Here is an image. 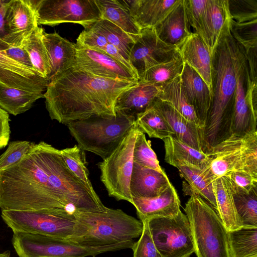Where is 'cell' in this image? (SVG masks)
<instances>
[{
    "label": "cell",
    "mask_w": 257,
    "mask_h": 257,
    "mask_svg": "<svg viewBox=\"0 0 257 257\" xmlns=\"http://www.w3.org/2000/svg\"><path fill=\"white\" fill-rule=\"evenodd\" d=\"M230 257L257 256V227L227 231Z\"/></svg>",
    "instance_id": "obj_32"
},
{
    "label": "cell",
    "mask_w": 257,
    "mask_h": 257,
    "mask_svg": "<svg viewBox=\"0 0 257 257\" xmlns=\"http://www.w3.org/2000/svg\"><path fill=\"white\" fill-rule=\"evenodd\" d=\"M135 124L138 128L150 138L162 140L174 133L152 103L142 113L138 115Z\"/></svg>",
    "instance_id": "obj_35"
},
{
    "label": "cell",
    "mask_w": 257,
    "mask_h": 257,
    "mask_svg": "<svg viewBox=\"0 0 257 257\" xmlns=\"http://www.w3.org/2000/svg\"><path fill=\"white\" fill-rule=\"evenodd\" d=\"M10 121L8 113L0 107V149L8 144L11 133Z\"/></svg>",
    "instance_id": "obj_49"
},
{
    "label": "cell",
    "mask_w": 257,
    "mask_h": 257,
    "mask_svg": "<svg viewBox=\"0 0 257 257\" xmlns=\"http://www.w3.org/2000/svg\"><path fill=\"white\" fill-rule=\"evenodd\" d=\"M42 39L50 61V81L57 75L75 66V44L62 38L56 32L47 33L44 31Z\"/></svg>",
    "instance_id": "obj_23"
},
{
    "label": "cell",
    "mask_w": 257,
    "mask_h": 257,
    "mask_svg": "<svg viewBox=\"0 0 257 257\" xmlns=\"http://www.w3.org/2000/svg\"><path fill=\"white\" fill-rule=\"evenodd\" d=\"M215 198V210L227 231L243 227L235 206L232 193L225 177L212 181Z\"/></svg>",
    "instance_id": "obj_27"
},
{
    "label": "cell",
    "mask_w": 257,
    "mask_h": 257,
    "mask_svg": "<svg viewBox=\"0 0 257 257\" xmlns=\"http://www.w3.org/2000/svg\"><path fill=\"white\" fill-rule=\"evenodd\" d=\"M152 105L162 115L177 139L203 152L201 128L183 116L168 103L158 97L153 102Z\"/></svg>",
    "instance_id": "obj_19"
},
{
    "label": "cell",
    "mask_w": 257,
    "mask_h": 257,
    "mask_svg": "<svg viewBox=\"0 0 257 257\" xmlns=\"http://www.w3.org/2000/svg\"><path fill=\"white\" fill-rule=\"evenodd\" d=\"M5 52L11 59L23 66L34 70L29 55L23 47L10 45L5 49Z\"/></svg>",
    "instance_id": "obj_48"
},
{
    "label": "cell",
    "mask_w": 257,
    "mask_h": 257,
    "mask_svg": "<svg viewBox=\"0 0 257 257\" xmlns=\"http://www.w3.org/2000/svg\"><path fill=\"white\" fill-rule=\"evenodd\" d=\"M133 161L142 167L164 172L159 165L156 154L151 148L150 141L147 140L145 134L140 130L134 145Z\"/></svg>",
    "instance_id": "obj_41"
},
{
    "label": "cell",
    "mask_w": 257,
    "mask_h": 257,
    "mask_svg": "<svg viewBox=\"0 0 257 257\" xmlns=\"http://www.w3.org/2000/svg\"><path fill=\"white\" fill-rule=\"evenodd\" d=\"M180 77L183 92L202 130L211 103V89L202 77L185 63Z\"/></svg>",
    "instance_id": "obj_18"
},
{
    "label": "cell",
    "mask_w": 257,
    "mask_h": 257,
    "mask_svg": "<svg viewBox=\"0 0 257 257\" xmlns=\"http://www.w3.org/2000/svg\"><path fill=\"white\" fill-rule=\"evenodd\" d=\"M180 56L178 48L163 42L154 28H148L141 30L140 36L135 42L130 52L129 62L140 78L150 68Z\"/></svg>",
    "instance_id": "obj_13"
},
{
    "label": "cell",
    "mask_w": 257,
    "mask_h": 257,
    "mask_svg": "<svg viewBox=\"0 0 257 257\" xmlns=\"http://www.w3.org/2000/svg\"><path fill=\"white\" fill-rule=\"evenodd\" d=\"M8 1L0 0V39L6 42L7 32L6 29L5 16Z\"/></svg>",
    "instance_id": "obj_52"
},
{
    "label": "cell",
    "mask_w": 257,
    "mask_h": 257,
    "mask_svg": "<svg viewBox=\"0 0 257 257\" xmlns=\"http://www.w3.org/2000/svg\"><path fill=\"white\" fill-rule=\"evenodd\" d=\"M207 16L212 53L223 30L230 24L228 0H207Z\"/></svg>",
    "instance_id": "obj_34"
},
{
    "label": "cell",
    "mask_w": 257,
    "mask_h": 257,
    "mask_svg": "<svg viewBox=\"0 0 257 257\" xmlns=\"http://www.w3.org/2000/svg\"><path fill=\"white\" fill-rule=\"evenodd\" d=\"M135 124L123 115L92 116L67 124L71 135L83 151L95 154L104 160L118 147Z\"/></svg>",
    "instance_id": "obj_5"
},
{
    "label": "cell",
    "mask_w": 257,
    "mask_h": 257,
    "mask_svg": "<svg viewBox=\"0 0 257 257\" xmlns=\"http://www.w3.org/2000/svg\"><path fill=\"white\" fill-rule=\"evenodd\" d=\"M257 20L237 23L231 19L230 33L245 50L257 47Z\"/></svg>",
    "instance_id": "obj_42"
},
{
    "label": "cell",
    "mask_w": 257,
    "mask_h": 257,
    "mask_svg": "<svg viewBox=\"0 0 257 257\" xmlns=\"http://www.w3.org/2000/svg\"><path fill=\"white\" fill-rule=\"evenodd\" d=\"M186 12L185 0L180 2L154 28L158 38L179 49L192 34Z\"/></svg>",
    "instance_id": "obj_21"
},
{
    "label": "cell",
    "mask_w": 257,
    "mask_h": 257,
    "mask_svg": "<svg viewBox=\"0 0 257 257\" xmlns=\"http://www.w3.org/2000/svg\"><path fill=\"white\" fill-rule=\"evenodd\" d=\"M246 60L245 50L232 36L229 25L223 30L212 53V100L202 130L203 152L206 154L232 135L237 79Z\"/></svg>",
    "instance_id": "obj_2"
},
{
    "label": "cell",
    "mask_w": 257,
    "mask_h": 257,
    "mask_svg": "<svg viewBox=\"0 0 257 257\" xmlns=\"http://www.w3.org/2000/svg\"><path fill=\"white\" fill-rule=\"evenodd\" d=\"M245 50L250 80L252 82L256 83L257 47Z\"/></svg>",
    "instance_id": "obj_50"
},
{
    "label": "cell",
    "mask_w": 257,
    "mask_h": 257,
    "mask_svg": "<svg viewBox=\"0 0 257 257\" xmlns=\"http://www.w3.org/2000/svg\"><path fill=\"white\" fill-rule=\"evenodd\" d=\"M232 194H247L257 189V178L241 171L233 172L224 176Z\"/></svg>",
    "instance_id": "obj_46"
},
{
    "label": "cell",
    "mask_w": 257,
    "mask_h": 257,
    "mask_svg": "<svg viewBox=\"0 0 257 257\" xmlns=\"http://www.w3.org/2000/svg\"><path fill=\"white\" fill-rule=\"evenodd\" d=\"M38 25L54 27L62 23L79 24L84 29L101 19L95 0H30Z\"/></svg>",
    "instance_id": "obj_10"
},
{
    "label": "cell",
    "mask_w": 257,
    "mask_h": 257,
    "mask_svg": "<svg viewBox=\"0 0 257 257\" xmlns=\"http://www.w3.org/2000/svg\"><path fill=\"white\" fill-rule=\"evenodd\" d=\"M62 158L71 172L93 193H96L89 179L84 151L75 145L60 150Z\"/></svg>",
    "instance_id": "obj_39"
},
{
    "label": "cell",
    "mask_w": 257,
    "mask_h": 257,
    "mask_svg": "<svg viewBox=\"0 0 257 257\" xmlns=\"http://www.w3.org/2000/svg\"><path fill=\"white\" fill-rule=\"evenodd\" d=\"M9 46L0 39V82L10 87L43 93L49 80L9 57L5 52Z\"/></svg>",
    "instance_id": "obj_15"
},
{
    "label": "cell",
    "mask_w": 257,
    "mask_h": 257,
    "mask_svg": "<svg viewBox=\"0 0 257 257\" xmlns=\"http://www.w3.org/2000/svg\"><path fill=\"white\" fill-rule=\"evenodd\" d=\"M207 0H185L186 12L193 33L198 35L212 52L207 16Z\"/></svg>",
    "instance_id": "obj_36"
},
{
    "label": "cell",
    "mask_w": 257,
    "mask_h": 257,
    "mask_svg": "<svg viewBox=\"0 0 257 257\" xmlns=\"http://www.w3.org/2000/svg\"><path fill=\"white\" fill-rule=\"evenodd\" d=\"M32 142L16 141L10 142L5 152L0 156V170L7 169L21 160L28 152Z\"/></svg>",
    "instance_id": "obj_45"
},
{
    "label": "cell",
    "mask_w": 257,
    "mask_h": 257,
    "mask_svg": "<svg viewBox=\"0 0 257 257\" xmlns=\"http://www.w3.org/2000/svg\"><path fill=\"white\" fill-rule=\"evenodd\" d=\"M75 67L103 78L132 81L140 79L136 72L107 54L77 46Z\"/></svg>",
    "instance_id": "obj_14"
},
{
    "label": "cell",
    "mask_w": 257,
    "mask_h": 257,
    "mask_svg": "<svg viewBox=\"0 0 257 257\" xmlns=\"http://www.w3.org/2000/svg\"><path fill=\"white\" fill-rule=\"evenodd\" d=\"M88 29L102 35L107 43L114 46L129 62L130 52L135 43L130 35L112 23L104 19L95 22Z\"/></svg>",
    "instance_id": "obj_33"
},
{
    "label": "cell",
    "mask_w": 257,
    "mask_h": 257,
    "mask_svg": "<svg viewBox=\"0 0 257 257\" xmlns=\"http://www.w3.org/2000/svg\"><path fill=\"white\" fill-rule=\"evenodd\" d=\"M42 93L31 92L10 87L0 82V107L8 113L17 115L31 108Z\"/></svg>",
    "instance_id": "obj_29"
},
{
    "label": "cell",
    "mask_w": 257,
    "mask_h": 257,
    "mask_svg": "<svg viewBox=\"0 0 257 257\" xmlns=\"http://www.w3.org/2000/svg\"></svg>",
    "instance_id": "obj_55"
},
{
    "label": "cell",
    "mask_w": 257,
    "mask_h": 257,
    "mask_svg": "<svg viewBox=\"0 0 257 257\" xmlns=\"http://www.w3.org/2000/svg\"><path fill=\"white\" fill-rule=\"evenodd\" d=\"M165 150V161L178 168L191 166L203 169L208 164L207 155L181 142L174 135L163 140Z\"/></svg>",
    "instance_id": "obj_26"
},
{
    "label": "cell",
    "mask_w": 257,
    "mask_h": 257,
    "mask_svg": "<svg viewBox=\"0 0 257 257\" xmlns=\"http://www.w3.org/2000/svg\"><path fill=\"white\" fill-rule=\"evenodd\" d=\"M158 98L168 103L183 116L202 129L194 110L183 92L180 76L161 86Z\"/></svg>",
    "instance_id": "obj_30"
},
{
    "label": "cell",
    "mask_w": 257,
    "mask_h": 257,
    "mask_svg": "<svg viewBox=\"0 0 257 257\" xmlns=\"http://www.w3.org/2000/svg\"><path fill=\"white\" fill-rule=\"evenodd\" d=\"M141 30L154 28L161 22L181 0H124Z\"/></svg>",
    "instance_id": "obj_24"
},
{
    "label": "cell",
    "mask_w": 257,
    "mask_h": 257,
    "mask_svg": "<svg viewBox=\"0 0 257 257\" xmlns=\"http://www.w3.org/2000/svg\"><path fill=\"white\" fill-rule=\"evenodd\" d=\"M134 240L102 246H88L38 234L15 232L12 243L19 257H86L132 248Z\"/></svg>",
    "instance_id": "obj_8"
},
{
    "label": "cell",
    "mask_w": 257,
    "mask_h": 257,
    "mask_svg": "<svg viewBox=\"0 0 257 257\" xmlns=\"http://www.w3.org/2000/svg\"><path fill=\"white\" fill-rule=\"evenodd\" d=\"M161 86L139 80L136 85L122 92L115 103L116 114L136 120L158 97Z\"/></svg>",
    "instance_id": "obj_17"
},
{
    "label": "cell",
    "mask_w": 257,
    "mask_h": 257,
    "mask_svg": "<svg viewBox=\"0 0 257 257\" xmlns=\"http://www.w3.org/2000/svg\"><path fill=\"white\" fill-rule=\"evenodd\" d=\"M179 53L183 62L202 77L211 91L210 49L198 35L192 33L179 48Z\"/></svg>",
    "instance_id": "obj_25"
},
{
    "label": "cell",
    "mask_w": 257,
    "mask_h": 257,
    "mask_svg": "<svg viewBox=\"0 0 257 257\" xmlns=\"http://www.w3.org/2000/svg\"><path fill=\"white\" fill-rule=\"evenodd\" d=\"M178 169L188 182V188L204 198L215 209L216 204L212 182L205 179L202 169L191 166H181Z\"/></svg>",
    "instance_id": "obj_38"
},
{
    "label": "cell",
    "mask_w": 257,
    "mask_h": 257,
    "mask_svg": "<svg viewBox=\"0 0 257 257\" xmlns=\"http://www.w3.org/2000/svg\"><path fill=\"white\" fill-rule=\"evenodd\" d=\"M132 198V204L142 222L152 218L173 217L181 210L180 201L172 184L158 196Z\"/></svg>",
    "instance_id": "obj_20"
},
{
    "label": "cell",
    "mask_w": 257,
    "mask_h": 257,
    "mask_svg": "<svg viewBox=\"0 0 257 257\" xmlns=\"http://www.w3.org/2000/svg\"><path fill=\"white\" fill-rule=\"evenodd\" d=\"M207 155L208 162L201 173L209 182L236 171L257 178V131L243 137L232 135Z\"/></svg>",
    "instance_id": "obj_7"
},
{
    "label": "cell",
    "mask_w": 257,
    "mask_h": 257,
    "mask_svg": "<svg viewBox=\"0 0 257 257\" xmlns=\"http://www.w3.org/2000/svg\"><path fill=\"white\" fill-rule=\"evenodd\" d=\"M190 195L184 211L190 223L197 257H230L227 231L214 208L195 192Z\"/></svg>",
    "instance_id": "obj_4"
},
{
    "label": "cell",
    "mask_w": 257,
    "mask_h": 257,
    "mask_svg": "<svg viewBox=\"0 0 257 257\" xmlns=\"http://www.w3.org/2000/svg\"><path fill=\"white\" fill-rule=\"evenodd\" d=\"M101 52H103L107 54L115 60L128 67L131 70L136 72V71L131 66L130 63L124 59L118 50L113 45L108 44L104 50Z\"/></svg>",
    "instance_id": "obj_51"
},
{
    "label": "cell",
    "mask_w": 257,
    "mask_h": 257,
    "mask_svg": "<svg viewBox=\"0 0 257 257\" xmlns=\"http://www.w3.org/2000/svg\"><path fill=\"white\" fill-rule=\"evenodd\" d=\"M77 220L83 226L84 235L72 242L88 246H102L133 240L141 236V221L122 210L107 208L104 212L73 210Z\"/></svg>",
    "instance_id": "obj_3"
},
{
    "label": "cell",
    "mask_w": 257,
    "mask_h": 257,
    "mask_svg": "<svg viewBox=\"0 0 257 257\" xmlns=\"http://www.w3.org/2000/svg\"><path fill=\"white\" fill-rule=\"evenodd\" d=\"M1 216L13 232L32 233L72 242L83 234L73 211L67 209L4 210Z\"/></svg>",
    "instance_id": "obj_6"
},
{
    "label": "cell",
    "mask_w": 257,
    "mask_h": 257,
    "mask_svg": "<svg viewBox=\"0 0 257 257\" xmlns=\"http://www.w3.org/2000/svg\"><path fill=\"white\" fill-rule=\"evenodd\" d=\"M154 243L163 257H190L194 243L189 221L180 210L173 217L148 220Z\"/></svg>",
    "instance_id": "obj_11"
},
{
    "label": "cell",
    "mask_w": 257,
    "mask_h": 257,
    "mask_svg": "<svg viewBox=\"0 0 257 257\" xmlns=\"http://www.w3.org/2000/svg\"><path fill=\"white\" fill-rule=\"evenodd\" d=\"M139 129L134 126L118 147L107 158L98 163L100 180L109 196L132 204L130 190L133 161V150Z\"/></svg>",
    "instance_id": "obj_9"
},
{
    "label": "cell",
    "mask_w": 257,
    "mask_h": 257,
    "mask_svg": "<svg viewBox=\"0 0 257 257\" xmlns=\"http://www.w3.org/2000/svg\"><path fill=\"white\" fill-rule=\"evenodd\" d=\"M44 31L42 28L38 26L24 40L21 47L28 53L34 70L41 77L49 80L51 72L50 61L42 39Z\"/></svg>",
    "instance_id": "obj_31"
},
{
    "label": "cell",
    "mask_w": 257,
    "mask_h": 257,
    "mask_svg": "<svg viewBox=\"0 0 257 257\" xmlns=\"http://www.w3.org/2000/svg\"><path fill=\"white\" fill-rule=\"evenodd\" d=\"M108 44L102 35L88 29L80 33L75 44L79 47L102 51Z\"/></svg>",
    "instance_id": "obj_47"
},
{
    "label": "cell",
    "mask_w": 257,
    "mask_h": 257,
    "mask_svg": "<svg viewBox=\"0 0 257 257\" xmlns=\"http://www.w3.org/2000/svg\"><path fill=\"white\" fill-rule=\"evenodd\" d=\"M143 230L140 238L135 242L132 249L134 257H163L152 238L148 220L142 222Z\"/></svg>",
    "instance_id": "obj_44"
},
{
    "label": "cell",
    "mask_w": 257,
    "mask_h": 257,
    "mask_svg": "<svg viewBox=\"0 0 257 257\" xmlns=\"http://www.w3.org/2000/svg\"><path fill=\"white\" fill-rule=\"evenodd\" d=\"M171 185L165 171L159 172L134 162L130 183L132 198L155 197Z\"/></svg>",
    "instance_id": "obj_22"
},
{
    "label": "cell",
    "mask_w": 257,
    "mask_h": 257,
    "mask_svg": "<svg viewBox=\"0 0 257 257\" xmlns=\"http://www.w3.org/2000/svg\"><path fill=\"white\" fill-rule=\"evenodd\" d=\"M232 20L237 23L257 20V0H228Z\"/></svg>",
    "instance_id": "obj_43"
},
{
    "label": "cell",
    "mask_w": 257,
    "mask_h": 257,
    "mask_svg": "<svg viewBox=\"0 0 257 257\" xmlns=\"http://www.w3.org/2000/svg\"><path fill=\"white\" fill-rule=\"evenodd\" d=\"M257 84L252 82L247 60L238 74L232 123V135L243 137L257 131Z\"/></svg>",
    "instance_id": "obj_12"
},
{
    "label": "cell",
    "mask_w": 257,
    "mask_h": 257,
    "mask_svg": "<svg viewBox=\"0 0 257 257\" xmlns=\"http://www.w3.org/2000/svg\"><path fill=\"white\" fill-rule=\"evenodd\" d=\"M256 257H257V256H256Z\"/></svg>",
    "instance_id": "obj_54"
},
{
    "label": "cell",
    "mask_w": 257,
    "mask_h": 257,
    "mask_svg": "<svg viewBox=\"0 0 257 257\" xmlns=\"http://www.w3.org/2000/svg\"><path fill=\"white\" fill-rule=\"evenodd\" d=\"M184 62L181 56L175 59L154 66L146 71L139 80L163 86L182 74Z\"/></svg>",
    "instance_id": "obj_37"
},
{
    "label": "cell",
    "mask_w": 257,
    "mask_h": 257,
    "mask_svg": "<svg viewBox=\"0 0 257 257\" xmlns=\"http://www.w3.org/2000/svg\"><path fill=\"white\" fill-rule=\"evenodd\" d=\"M0 257H11L10 252L9 251H6L4 252L1 253Z\"/></svg>",
    "instance_id": "obj_53"
},
{
    "label": "cell",
    "mask_w": 257,
    "mask_h": 257,
    "mask_svg": "<svg viewBox=\"0 0 257 257\" xmlns=\"http://www.w3.org/2000/svg\"><path fill=\"white\" fill-rule=\"evenodd\" d=\"M6 43L21 47L24 40L38 26L30 0L8 1L5 16Z\"/></svg>",
    "instance_id": "obj_16"
},
{
    "label": "cell",
    "mask_w": 257,
    "mask_h": 257,
    "mask_svg": "<svg viewBox=\"0 0 257 257\" xmlns=\"http://www.w3.org/2000/svg\"><path fill=\"white\" fill-rule=\"evenodd\" d=\"M101 19L112 23L130 35L135 42L141 30L131 15L124 0H95Z\"/></svg>",
    "instance_id": "obj_28"
},
{
    "label": "cell",
    "mask_w": 257,
    "mask_h": 257,
    "mask_svg": "<svg viewBox=\"0 0 257 257\" xmlns=\"http://www.w3.org/2000/svg\"><path fill=\"white\" fill-rule=\"evenodd\" d=\"M138 82L101 78L74 67L53 77L43 97L51 119L68 124L92 116H115L117 98Z\"/></svg>",
    "instance_id": "obj_1"
},
{
    "label": "cell",
    "mask_w": 257,
    "mask_h": 257,
    "mask_svg": "<svg viewBox=\"0 0 257 257\" xmlns=\"http://www.w3.org/2000/svg\"><path fill=\"white\" fill-rule=\"evenodd\" d=\"M233 197L243 227H257V189L247 194H233Z\"/></svg>",
    "instance_id": "obj_40"
}]
</instances>
